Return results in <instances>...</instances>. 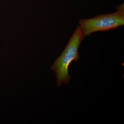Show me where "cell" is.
Wrapping results in <instances>:
<instances>
[{"label": "cell", "mask_w": 124, "mask_h": 124, "mask_svg": "<svg viewBox=\"0 0 124 124\" xmlns=\"http://www.w3.org/2000/svg\"><path fill=\"white\" fill-rule=\"evenodd\" d=\"M84 39L82 31L79 26H78L61 55L51 66V70L56 75L58 87L62 83L66 85L70 82L71 76L68 68L72 62H77L80 58L78 49Z\"/></svg>", "instance_id": "1"}, {"label": "cell", "mask_w": 124, "mask_h": 124, "mask_svg": "<svg viewBox=\"0 0 124 124\" xmlns=\"http://www.w3.org/2000/svg\"><path fill=\"white\" fill-rule=\"evenodd\" d=\"M124 24V6L119 7L115 13L97 15L92 18L84 19L79 21V26L84 39L93 32L116 29Z\"/></svg>", "instance_id": "2"}]
</instances>
